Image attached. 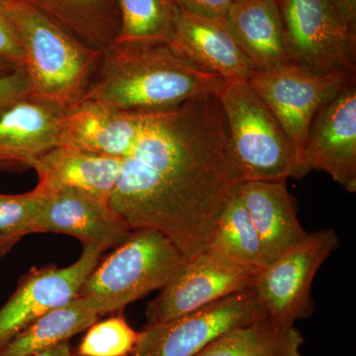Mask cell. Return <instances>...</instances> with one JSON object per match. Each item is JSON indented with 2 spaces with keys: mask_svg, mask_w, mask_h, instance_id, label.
I'll use <instances>...</instances> for the list:
<instances>
[{
  "mask_svg": "<svg viewBox=\"0 0 356 356\" xmlns=\"http://www.w3.org/2000/svg\"><path fill=\"white\" fill-rule=\"evenodd\" d=\"M120 32L115 43H168L172 34V0H118Z\"/></svg>",
  "mask_w": 356,
  "mask_h": 356,
  "instance_id": "cb8c5ba5",
  "label": "cell"
},
{
  "mask_svg": "<svg viewBox=\"0 0 356 356\" xmlns=\"http://www.w3.org/2000/svg\"><path fill=\"white\" fill-rule=\"evenodd\" d=\"M216 95L228 127L229 168L236 184L297 178L294 145L248 81H225Z\"/></svg>",
  "mask_w": 356,
  "mask_h": 356,
  "instance_id": "277c9868",
  "label": "cell"
},
{
  "mask_svg": "<svg viewBox=\"0 0 356 356\" xmlns=\"http://www.w3.org/2000/svg\"><path fill=\"white\" fill-rule=\"evenodd\" d=\"M206 250L255 268L267 266L259 236L238 191L218 218Z\"/></svg>",
  "mask_w": 356,
  "mask_h": 356,
  "instance_id": "603a6c76",
  "label": "cell"
},
{
  "mask_svg": "<svg viewBox=\"0 0 356 356\" xmlns=\"http://www.w3.org/2000/svg\"><path fill=\"white\" fill-rule=\"evenodd\" d=\"M172 1L179 8L199 17L224 19L229 8L236 0H172Z\"/></svg>",
  "mask_w": 356,
  "mask_h": 356,
  "instance_id": "f1b7e54d",
  "label": "cell"
},
{
  "mask_svg": "<svg viewBox=\"0 0 356 356\" xmlns=\"http://www.w3.org/2000/svg\"><path fill=\"white\" fill-rule=\"evenodd\" d=\"M128 306L115 297L77 296L26 327L0 348V356H31L70 341L103 315Z\"/></svg>",
  "mask_w": 356,
  "mask_h": 356,
  "instance_id": "ac0fdd59",
  "label": "cell"
},
{
  "mask_svg": "<svg viewBox=\"0 0 356 356\" xmlns=\"http://www.w3.org/2000/svg\"><path fill=\"white\" fill-rule=\"evenodd\" d=\"M46 199L47 194L38 187L26 193H0V234L22 238L35 234V224Z\"/></svg>",
  "mask_w": 356,
  "mask_h": 356,
  "instance_id": "484cf974",
  "label": "cell"
},
{
  "mask_svg": "<svg viewBox=\"0 0 356 356\" xmlns=\"http://www.w3.org/2000/svg\"><path fill=\"white\" fill-rule=\"evenodd\" d=\"M320 170L346 191H356V79L353 77L312 122L299 177Z\"/></svg>",
  "mask_w": 356,
  "mask_h": 356,
  "instance_id": "7c38bea8",
  "label": "cell"
},
{
  "mask_svg": "<svg viewBox=\"0 0 356 356\" xmlns=\"http://www.w3.org/2000/svg\"><path fill=\"white\" fill-rule=\"evenodd\" d=\"M259 270L205 250L187 261L181 273L147 304V325L180 317L252 289Z\"/></svg>",
  "mask_w": 356,
  "mask_h": 356,
  "instance_id": "30bf717a",
  "label": "cell"
},
{
  "mask_svg": "<svg viewBox=\"0 0 356 356\" xmlns=\"http://www.w3.org/2000/svg\"><path fill=\"white\" fill-rule=\"evenodd\" d=\"M187 259L165 235L135 229L89 274L79 296L115 297L127 305L168 286Z\"/></svg>",
  "mask_w": 356,
  "mask_h": 356,
  "instance_id": "5b68a950",
  "label": "cell"
},
{
  "mask_svg": "<svg viewBox=\"0 0 356 356\" xmlns=\"http://www.w3.org/2000/svg\"><path fill=\"white\" fill-rule=\"evenodd\" d=\"M22 236L13 234H0V257L8 254Z\"/></svg>",
  "mask_w": 356,
  "mask_h": 356,
  "instance_id": "4dcf8cb0",
  "label": "cell"
},
{
  "mask_svg": "<svg viewBox=\"0 0 356 356\" xmlns=\"http://www.w3.org/2000/svg\"><path fill=\"white\" fill-rule=\"evenodd\" d=\"M225 81L191 64L168 44L114 43L102 51L79 105L159 111L216 95Z\"/></svg>",
  "mask_w": 356,
  "mask_h": 356,
  "instance_id": "7a4b0ae2",
  "label": "cell"
},
{
  "mask_svg": "<svg viewBox=\"0 0 356 356\" xmlns=\"http://www.w3.org/2000/svg\"><path fill=\"white\" fill-rule=\"evenodd\" d=\"M353 31L356 32V0H332Z\"/></svg>",
  "mask_w": 356,
  "mask_h": 356,
  "instance_id": "f546056e",
  "label": "cell"
},
{
  "mask_svg": "<svg viewBox=\"0 0 356 356\" xmlns=\"http://www.w3.org/2000/svg\"><path fill=\"white\" fill-rule=\"evenodd\" d=\"M31 356H74L72 353V348H70V341H64V343L58 344L54 348H49V350L42 351V353H37V355Z\"/></svg>",
  "mask_w": 356,
  "mask_h": 356,
  "instance_id": "1f68e13d",
  "label": "cell"
},
{
  "mask_svg": "<svg viewBox=\"0 0 356 356\" xmlns=\"http://www.w3.org/2000/svg\"><path fill=\"white\" fill-rule=\"evenodd\" d=\"M140 112L79 105L65 114L60 145L123 159L132 146Z\"/></svg>",
  "mask_w": 356,
  "mask_h": 356,
  "instance_id": "ffe728a7",
  "label": "cell"
},
{
  "mask_svg": "<svg viewBox=\"0 0 356 356\" xmlns=\"http://www.w3.org/2000/svg\"><path fill=\"white\" fill-rule=\"evenodd\" d=\"M355 74H318L288 63L254 70L248 83L280 122L296 149L299 166L312 122L318 110L341 90Z\"/></svg>",
  "mask_w": 356,
  "mask_h": 356,
  "instance_id": "ba28073f",
  "label": "cell"
},
{
  "mask_svg": "<svg viewBox=\"0 0 356 356\" xmlns=\"http://www.w3.org/2000/svg\"><path fill=\"white\" fill-rule=\"evenodd\" d=\"M19 37L30 98L69 113L81 104L102 58L25 0H0Z\"/></svg>",
  "mask_w": 356,
  "mask_h": 356,
  "instance_id": "3957f363",
  "label": "cell"
},
{
  "mask_svg": "<svg viewBox=\"0 0 356 356\" xmlns=\"http://www.w3.org/2000/svg\"><path fill=\"white\" fill-rule=\"evenodd\" d=\"M228 127L217 95L140 112L109 204L129 228L165 235L187 261L204 252L241 184L232 175Z\"/></svg>",
  "mask_w": 356,
  "mask_h": 356,
  "instance_id": "6da1fadb",
  "label": "cell"
},
{
  "mask_svg": "<svg viewBox=\"0 0 356 356\" xmlns=\"http://www.w3.org/2000/svg\"><path fill=\"white\" fill-rule=\"evenodd\" d=\"M238 193L259 236L267 266L308 236L300 224L287 180L245 182Z\"/></svg>",
  "mask_w": 356,
  "mask_h": 356,
  "instance_id": "e0dca14e",
  "label": "cell"
},
{
  "mask_svg": "<svg viewBox=\"0 0 356 356\" xmlns=\"http://www.w3.org/2000/svg\"><path fill=\"white\" fill-rule=\"evenodd\" d=\"M304 341L296 327L264 318L229 330L195 356H301Z\"/></svg>",
  "mask_w": 356,
  "mask_h": 356,
  "instance_id": "7402d4cb",
  "label": "cell"
},
{
  "mask_svg": "<svg viewBox=\"0 0 356 356\" xmlns=\"http://www.w3.org/2000/svg\"><path fill=\"white\" fill-rule=\"evenodd\" d=\"M88 330L77 348V356H129L139 339V332L123 316L97 321Z\"/></svg>",
  "mask_w": 356,
  "mask_h": 356,
  "instance_id": "d4e9b609",
  "label": "cell"
},
{
  "mask_svg": "<svg viewBox=\"0 0 356 356\" xmlns=\"http://www.w3.org/2000/svg\"><path fill=\"white\" fill-rule=\"evenodd\" d=\"M83 245L81 257L70 266L34 268L22 278L0 308V348L35 321L79 296L86 278L106 252L99 245Z\"/></svg>",
  "mask_w": 356,
  "mask_h": 356,
  "instance_id": "8fae6325",
  "label": "cell"
},
{
  "mask_svg": "<svg viewBox=\"0 0 356 356\" xmlns=\"http://www.w3.org/2000/svg\"><path fill=\"white\" fill-rule=\"evenodd\" d=\"M122 159L58 146L49 149L33 165L38 175V187L44 194L74 189L109 202L120 177Z\"/></svg>",
  "mask_w": 356,
  "mask_h": 356,
  "instance_id": "2e32d148",
  "label": "cell"
},
{
  "mask_svg": "<svg viewBox=\"0 0 356 356\" xmlns=\"http://www.w3.org/2000/svg\"><path fill=\"white\" fill-rule=\"evenodd\" d=\"M65 114L30 97L0 111V172L32 170L42 154L60 144Z\"/></svg>",
  "mask_w": 356,
  "mask_h": 356,
  "instance_id": "5bb4252c",
  "label": "cell"
},
{
  "mask_svg": "<svg viewBox=\"0 0 356 356\" xmlns=\"http://www.w3.org/2000/svg\"><path fill=\"white\" fill-rule=\"evenodd\" d=\"M339 245L334 229L309 233L302 242L259 270L252 289L271 322L295 327V323L313 315L314 280Z\"/></svg>",
  "mask_w": 356,
  "mask_h": 356,
  "instance_id": "8992f818",
  "label": "cell"
},
{
  "mask_svg": "<svg viewBox=\"0 0 356 356\" xmlns=\"http://www.w3.org/2000/svg\"><path fill=\"white\" fill-rule=\"evenodd\" d=\"M0 58L16 70H24V54L19 37L8 16L0 6Z\"/></svg>",
  "mask_w": 356,
  "mask_h": 356,
  "instance_id": "4316f807",
  "label": "cell"
},
{
  "mask_svg": "<svg viewBox=\"0 0 356 356\" xmlns=\"http://www.w3.org/2000/svg\"><path fill=\"white\" fill-rule=\"evenodd\" d=\"M131 232L109 202L74 189L47 195L35 224V234H65L83 245H99L106 250L123 243Z\"/></svg>",
  "mask_w": 356,
  "mask_h": 356,
  "instance_id": "4fadbf2b",
  "label": "cell"
},
{
  "mask_svg": "<svg viewBox=\"0 0 356 356\" xmlns=\"http://www.w3.org/2000/svg\"><path fill=\"white\" fill-rule=\"evenodd\" d=\"M168 44L199 69L222 79L248 81L254 67L232 36L226 20L199 17L175 6Z\"/></svg>",
  "mask_w": 356,
  "mask_h": 356,
  "instance_id": "9a60e30c",
  "label": "cell"
},
{
  "mask_svg": "<svg viewBox=\"0 0 356 356\" xmlns=\"http://www.w3.org/2000/svg\"><path fill=\"white\" fill-rule=\"evenodd\" d=\"M30 97V86L23 70L0 76V111Z\"/></svg>",
  "mask_w": 356,
  "mask_h": 356,
  "instance_id": "83f0119b",
  "label": "cell"
},
{
  "mask_svg": "<svg viewBox=\"0 0 356 356\" xmlns=\"http://www.w3.org/2000/svg\"><path fill=\"white\" fill-rule=\"evenodd\" d=\"M95 50L103 51L118 38L121 18L118 0H25Z\"/></svg>",
  "mask_w": 356,
  "mask_h": 356,
  "instance_id": "44dd1931",
  "label": "cell"
},
{
  "mask_svg": "<svg viewBox=\"0 0 356 356\" xmlns=\"http://www.w3.org/2000/svg\"><path fill=\"white\" fill-rule=\"evenodd\" d=\"M17 70L13 65L9 64L6 60L0 58V76H6V74H10V72Z\"/></svg>",
  "mask_w": 356,
  "mask_h": 356,
  "instance_id": "d6a6232c",
  "label": "cell"
},
{
  "mask_svg": "<svg viewBox=\"0 0 356 356\" xmlns=\"http://www.w3.org/2000/svg\"><path fill=\"white\" fill-rule=\"evenodd\" d=\"M290 58L318 74H355L356 32L332 0H276Z\"/></svg>",
  "mask_w": 356,
  "mask_h": 356,
  "instance_id": "52a82bcc",
  "label": "cell"
},
{
  "mask_svg": "<svg viewBox=\"0 0 356 356\" xmlns=\"http://www.w3.org/2000/svg\"><path fill=\"white\" fill-rule=\"evenodd\" d=\"M264 318L252 288L180 317L146 325L129 356H195L229 330Z\"/></svg>",
  "mask_w": 356,
  "mask_h": 356,
  "instance_id": "9c48e42d",
  "label": "cell"
},
{
  "mask_svg": "<svg viewBox=\"0 0 356 356\" xmlns=\"http://www.w3.org/2000/svg\"><path fill=\"white\" fill-rule=\"evenodd\" d=\"M225 20L254 70L292 63L276 0H236Z\"/></svg>",
  "mask_w": 356,
  "mask_h": 356,
  "instance_id": "d6986e66",
  "label": "cell"
}]
</instances>
